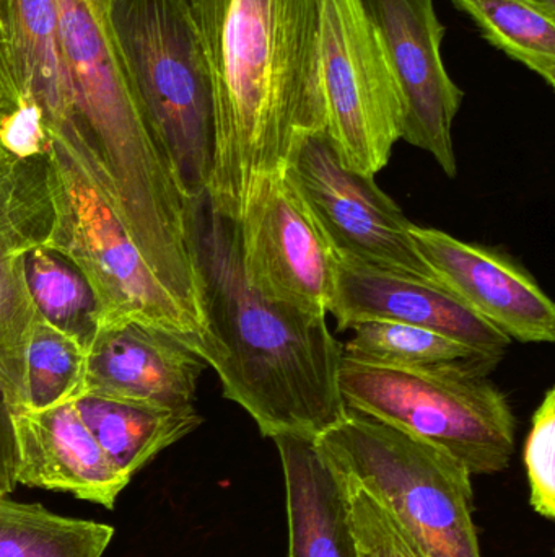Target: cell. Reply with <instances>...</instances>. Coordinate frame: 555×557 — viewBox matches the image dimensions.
<instances>
[{
	"label": "cell",
	"mask_w": 555,
	"mask_h": 557,
	"mask_svg": "<svg viewBox=\"0 0 555 557\" xmlns=\"http://www.w3.org/2000/svg\"><path fill=\"white\" fill-rule=\"evenodd\" d=\"M335 474L344 494L355 557H427L364 484Z\"/></svg>",
	"instance_id": "25"
},
{
	"label": "cell",
	"mask_w": 555,
	"mask_h": 557,
	"mask_svg": "<svg viewBox=\"0 0 555 557\" xmlns=\"http://www.w3.org/2000/svg\"><path fill=\"white\" fill-rule=\"evenodd\" d=\"M524 463L530 484V506L538 516L555 519V389H547L525 441Z\"/></svg>",
	"instance_id": "26"
},
{
	"label": "cell",
	"mask_w": 555,
	"mask_h": 557,
	"mask_svg": "<svg viewBox=\"0 0 555 557\" xmlns=\"http://www.w3.org/2000/svg\"><path fill=\"white\" fill-rule=\"evenodd\" d=\"M339 392L362 412L442 448L472 476L505 471L517 419L489 375L458 369H409L342 356Z\"/></svg>",
	"instance_id": "7"
},
{
	"label": "cell",
	"mask_w": 555,
	"mask_h": 557,
	"mask_svg": "<svg viewBox=\"0 0 555 557\" xmlns=\"http://www.w3.org/2000/svg\"><path fill=\"white\" fill-rule=\"evenodd\" d=\"M286 481L289 557H355L344 494L315 441L273 438Z\"/></svg>",
	"instance_id": "17"
},
{
	"label": "cell",
	"mask_w": 555,
	"mask_h": 557,
	"mask_svg": "<svg viewBox=\"0 0 555 557\" xmlns=\"http://www.w3.org/2000/svg\"><path fill=\"white\" fill-rule=\"evenodd\" d=\"M9 41V0H0V65L10 75Z\"/></svg>",
	"instance_id": "28"
},
{
	"label": "cell",
	"mask_w": 555,
	"mask_h": 557,
	"mask_svg": "<svg viewBox=\"0 0 555 557\" xmlns=\"http://www.w3.org/2000/svg\"><path fill=\"white\" fill-rule=\"evenodd\" d=\"M9 35L10 75L18 100H31L41 110L46 133H77L54 0H9Z\"/></svg>",
	"instance_id": "18"
},
{
	"label": "cell",
	"mask_w": 555,
	"mask_h": 557,
	"mask_svg": "<svg viewBox=\"0 0 555 557\" xmlns=\"http://www.w3.org/2000/svg\"><path fill=\"white\" fill-rule=\"evenodd\" d=\"M531 2L537 3V5L547 10V12L555 13V0H531Z\"/></svg>",
	"instance_id": "30"
},
{
	"label": "cell",
	"mask_w": 555,
	"mask_h": 557,
	"mask_svg": "<svg viewBox=\"0 0 555 557\" xmlns=\"http://www.w3.org/2000/svg\"><path fill=\"white\" fill-rule=\"evenodd\" d=\"M319 82L336 156L377 175L403 136L404 104L362 0H321Z\"/></svg>",
	"instance_id": "8"
},
{
	"label": "cell",
	"mask_w": 555,
	"mask_h": 557,
	"mask_svg": "<svg viewBox=\"0 0 555 557\" xmlns=\"http://www.w3.org/2000/svg\"><path fill=\"white\" fill-rule=\"evenodd\" d=\"M205 362L172 334L147 324H100L87 349L84 395L159 408L194 406Z\"/></svg>",
	"instance_id": "14"
},
{
	"label": "cell",
	"mask_w": 555,
	"mask_h": 557,
	"mask_svg": "<svg viewBox=\"0 0 555 557\" xmlns=\"http://www.w3.org/2000/svg\"><path fill=\"white\" fill-rule=\"evenodd\" d=\"M329 314L338 331L362 321H393L446 334L502 359L512 343L439 282L352 261L338 260Z\"/></svg>",
	"instance_id": "15"
},
{
	"label": "cell",
	"mask_w": 555,
	"mask_h": 557,
	"mask_svg": "<svg viewBox=\"0 0 555 557\" xmlns=\"http://www.w3.org/2000/svg\"><path fill=\"white\" fill-rule=\"evenodd\" d=\"M80 157L147 264L179 301L201 284L195 206L143 114L111 22V0H54Z\"/></svg>",
	"instance_id": "2"
},
{
	"label": "cell",
	"mask_w": 555,
	"mask_h": 557,
	"mask_svg": "<svg viewBox=\"0 0 555 557\" xmlns=\"http://www.w3.org/2000/svg\"><path fill=\"white\" fill-rule=\"evenodd\" d=\"M52 224L46 157L16 159L0 146V497L18 487L13 421L25 411V352L36 308L25 258Z\"/></svg>",
	"instance_id": "9"
},
{
	"label": "cell",
	"mask_w": 555,
	"mask_h": 557,
	"mask_svg": "<svg viewBox=\"0 0 555 557\" xmlns=\"http://www.w3.org/2000/svg\"><path fill=\"white\" fill-rule=\"evenodd\" d=\"M18 101V94H16L15 85H13L10 75L3 71L0 65V110L13 107Z\"/></svg>",
	"instance_id": "29"
},
{
	"label": "cell",
	"mask_w": 555,
	"mask_h": 557,
	"mask_svg": "<svg viewBox=\"0 0 555 557\" xmlns=\"http://www.w3.org/2000/svg\"><path fill=\"white\" fill-rule=\"evenodd\" d=\"M214 95L205 198L240 222L303 140L325 129L321 0H189Z\"/></svg>",
	"instance_id": "1"
},
{
	"label": "cell",
	"mask_w": 555,
	"mask_h": 557,
	"mask_svg": "<svg viewBox=\"0 0 555 557\" xmlns=\"http://www.w3.org/2000/svg\"><path fill=\"white\" fill-rule=\"evenodd\" d=\"M411 237L437 281L485 323L510 341L553 343V300L514 258L416 224Z\"/></svg>",
	"instance_id": "13"
},
{
	"label": "cell",
	"mask_w": 555,
	"mask_h": 557,
	"mask_svg": "<svg viewBox=\"0 0 555 557\" xmlns=\"http://www.w3.org/2000/svg\"><path fill=\"white\" fill-rule=\"evenodd\" d=\"M48 133L41 110L31 100L20 98L0 110V146L16 159H41L48 153Z\"/></svg>",
	"instance_id": "27"
},
{
	"label": "cell",
	"mask_w": 555,
	"mask_h": 557,
	"mask_svg": "<svg viewBox=\"0 0 555 557\" xmlns=\"http://www.w3.org/2000/svg\"><path fill=\"white\" fill-rule=\"evenodd\" d=\"M237 224L248 284L269 300L328 317L338 257L286 173L261 186Z\"/></svg>",
	"instance_id": "11"
},
{
	"label": "cell",
	"mask_w": 555,
	"mask_h": 557,
	"mask_svg": "<svg viewBox=\"0 0 555 557\" xmlns=\"http://www.w3.org/2000/svg\"><path fill=\"white\" fill-rule=\"evenodd\" d=\"M111 22L143 114L199 202L214 156V95L189 0H111Z\"/></svg>",
	"instance_id": "5"
},
{
	"label": "cell",
	"mask_w": 555,
	"mask_h": 557,
	"mask_svg": "<svg viewBox=\"0 0 555 557\" xmlns=\"http://www.w3.org/2000/svg\"><path fill=\"white\" fill-rule=\"evenodd\" d=\"M48 139L52 224L45 247L67 258L87 278L100 307V324H147L198 354L204 343L202 324L150 270L75 150L59 137Z\"/></svg>",
	"instance_id": "6"
},
{
	"label": "cell",
	"mask_w": 555,
	"mask_h": 557,
	"mask_svg": "<svg viewBox=\"0 0 555 557\" xmlns=\"http://www.w3.org/2000/svg\"><path fill=\"white\" fill-rule=\"evenodd\" d=\"M377 32L404 104L401 139L426 150L455 178L453 121L462 108V88L452 81L442 58L446 28L433 0H362Z\"/></svg>",
	"instance_id": "12"
},
{
	"label": "cell",
	"mask_w": 555,
	"mask_h": 557,
	"mask_svg": "<svg viewBox=\"0 0 555 557\" xmlns=\"http://www.w3.org/2000/svg\"><path fill=\"white\" fill-rule=\"evenodd\" d=\"M489 45L555 85V13L531 0H452Z\"/></svg>",
	"instance_id": "22"
},
{
	"label": "cell",
	"mask_w": 555,
	"mask_h": 557,
	"mask_svg": "<svg viewBox=\"0 0 555 557\" xmlns=\"http://www.w3.org/2000/svg\"><path fill=\"white\" fill-rule=\"evenodd\" d=\"M87 349L36 314L25 352V411L77 401L84 395Z\"/></svg>",
	"instance_id": "24"
},
{
	"label": "cell",
	"mask_w": 555,
	"mask_h": 557,
	"mask_svg": "<svg viewBox=\"0 0 555 557\" xmlns=\"http://www.w3.org/2000/svg\"><path fill=\"white\" fill-rule=\"evenodd\" d=\"M205 336L198 356L261 435L316 441L344 418L342 346L326 317L269 300L248 284L238 224L207 198L195 208Z\"/></svg>",
	"instance_id": "3"
},
{
	"label": "cell",
	"mask_w": 555,
	"mask_h": 557,
	"mask_svg": "<svg viewBox=\"0 0 555 557\" xmlns=\"http://www.w3.org/2000/svg\"><path fill=\"white\" fill-rule=\"evenodd\" d=\"M13 432L18 486L68 493L111 510L133 481L101 450L75 401L20 412Z\"/></svg>",
	"instance_id": "16"
},
{
	"label": "cell",
	"mask_w": 555,
	"mask_h": 557,
	"mask_svg": "<svg viewBox=\"0 0 555 557\" xmlns=\"http://www.w3.org/2000/svg\"><path fill=\"white\" fill-rule=\"evenodd\" d=\"M114 529L0 497V557H103Z\"/></svg>",
	"instance_id": "21"
},
{
	"label": "cell",
	"mask_w": 555,
	"mask_h": 557,
	"mask_svg": "<svg viewBox=\"0 0 555 557\" xmlns=\"http://www.w3.org/2000/svg\"><path fill=\"white\" fill-rule=\"evenodd\" d=\"M349 331L352 337L342 346V356L364 362L489 375L502 360L446 334L393 321H362Z\"/></svg>",
	"instance_id": "20"
},
{
	"label": "cell",
	"mask_w": 555,
	"mask_h": 557,
	"mask_svg": "<svg viewBox=\"0 0 555 557\" xmlns=\"http://www.w3.org/2000/svg\"><path fill=\"white\" fill-rule=\"evenodd\" d=\"M75 405L101 450L130 478L202 424L194 406L169 409L94 396H81Z\"/></svg>",
	"instance_id": "19"
},
{
	"label": "cell",
	"mask_w": 555,
	"mask_h": 557,
	"mask_svg": "<svg viewBox=\"0 0 555 557\" xmlns=\"http://www.w3.org/2000/svg\"><path fill=\"white\" fill-rule=\"evenodd\" d=\"M339 474L364 484L427 557H482L472 474L442 448L345 411L315 441Z\"/></svg>",
	"instance_id": "4"
},
{
	"label": "cell",
	"mask_w": 555,
	"mask_h": 557,
	"mask_svg": "<svg viewBox=\"0 0 555 557\" xmlns=\"http://www.w3.org/2000/svg\"><path fill=\"white\" fill-rule=\"evenodd\" d=\"M286 175L338 260L439 282L414 245L413 222L375 176L342 165L325 129L303 140Z\"/></svg>",
	"instance_id": "10"
},
{
	"label": "cell",
	"mask_w": 555,
	"mask_h": 557,
	"mask_svg": "<svg viewBox=\"0 0 555 557\" xmlns=\"http://www.w3.org/2000/svg\"><path fill=\"white\" fill-rule=\"evenodd\" d=\"M25 277L36 313L88 349L100 326V307L84 274L41 245L26 255Z\"/></svg>",
	"instance_id": "23"
}]
</instances>
